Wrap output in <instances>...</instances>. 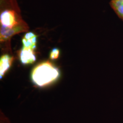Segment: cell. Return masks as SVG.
I'll use <instances>...</instances> for the list:
<instances>
[{
    "label": "cell",
    "instance_id": "obj_8",
    "mask_svg": "<svg viewBox=\"0 0 123 123\" xmlns=\"http://www.w3.org/2000/svg\"><path fill=\"white\" fill-rule=\"evenodd\" d=\"M1 120H2V121H1V123H5L4 120L2 119V118H1Z\"/></svg>",
    "mask_w": 123,
    "mask_h": 123
},
{
    "label": "cell",
    "instance_id": "obj_1",
    "mask_svg": "<svg viewBox=\"0 0 123 123\" xmlns=\"http://www.w3.org/2000/svg\"><path fill=\"white\" fill-rule=\"evenodd\" d=\"M29 27L23 19L17 0H0V42L10 51V39L14 35L28 32Z\"/></svg>",
    "mask_w": 123,
    "mask_h": 123
},
{
    "label": "cell",
    "instance_id": "obj_6",
    "mask_svg": "<svg viewBox=\"0 0 123 123\" xmlns=\"http://www.w3.org/2000/svg\"><path fill=\"white\" fill-rule=\"evenodd\" d=\"M110 4L116 15L123 21V0H111Z\"/></svg>",
    "mask_w": 123,
    "mask_h": 123
},
{
    "label": "cell",
    "instance_id": "obj_3",
    "mask_svg": "<svg viewBox=\"0 0 123 123\" xmlns=\"http://www.w3.org/2000/svg\"><path fill=\"white\" fill-rule=\"evenodd\" d=\"M18 55L20 62L24 65L33 64L37 59L34 50L25 48L23 47L20 50Z\"/></svg>",
    "mask_w": 123,
    "mask_h": 123
},
{
    "label": "cell",
    "instance_id": "obj_2",
    "mask_svg": "<svg viewBox=\"0 0 123 123\" xmlns=\"http://www.w3.org/2000/svg\"><path fill=\"white\" fill-rule=\"evenodd\" d=\"M61 77L59 68L49 61H43L34 67L30 79L36 87L43 88L55 83Z\"/></svg>",
    "mask_w": 123,
    "mask_h": 123
},
{
    "label": "cell",
    "instance_id": "obj_7",
    "mask_svg": "<svg viewBox=\"0 0 123 123\" xmlns=\"http://www.w3.org/2000/svg\"><path fill=\"white\" fill-rule=\"evenodd\" d=\"M60 55V50L58 48H54L50 53V59L51 60L57 59Z\"/></svg>",
    "mask_w": 123,
    "mask_h": 123
},
{
    "label": "cell",
    "instance_id": "obj_5",
    "mask_svg": "<svg viewBox=\"0 0 123 123\" xmlns=\"http://www.w3.org/2000/svg\"><path fill=\"white\" fill-rule=\"evenodd\" d=\"M37 35L33 32L28 31L25 34L22 39L23 47L35 50L37 47Z\"/></svg>",
    "mask_w": 123,
    "mask_h": 123
},
{
    "label": "cell",
    "instance_id": "obj_4",
    "mask_svg": "<svg viewBox=\"0 0 123 123\" xmlns=\"http://www.w3.org/2000/svg\"><path fill=\"white\" fill-rule=\"evenodd\" d=\"M14 58L9 54H4L0 58V78L2 79L13 64Z\"/></svg>",
    "mask_w": 123,
    "mask_h": 123
}]
</instances>
